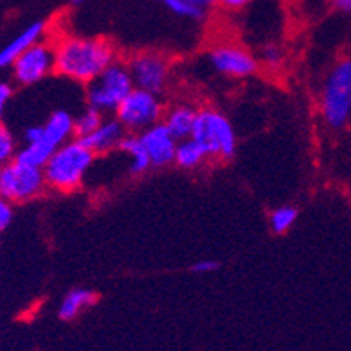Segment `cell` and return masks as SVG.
<instances>
[{
    "instance_id": "obj_5",
    "label": "cell",
    "mask_w": 351,
    "mask_h": 351,
    "mask_svg": "<svg viewBox=\"0 0 351 351\" xmlns=\"http://www.w3.org/2000/svg\"><path fill=\"white\" fill-rule=\"evenodd\" d=\"M86 86L88 108H93L101 113H115L124 99L136 88L130 69L121 61H115L113 65L108 66L95 81Z\"/></svg>"
},
{
    "instance_id": "obj_22",
    "label": "cell",
    "mask_w": 351,
    "mask_h": 351,
    "mask_svg": "<svg viewBox=\"0 0 351 351\" xmlns=\"http://www.w3.org/2000/svg\"><path fill=\"white\" fill-rule=\"evenodd\" d=\"M162 4L176 16L189 20H201L206 14V11L199 10L194 4H190L189 0H162Z\"/></svg>"
},
{
    "instance_id": "obj_13",
    "label": "cell",
    "mask_w": 351,
    "mask_h": 351,
    "mask_svg": "<svg viewBox=\"0 0 351 351\" xmlns=\"http://www.w3.org/2000/svg\"><path fill=\"white\" fill-rule=\"evenodd\" d=\"M45 22H34L31 25L23 29L19 36H14L8 45L0 49V70L13 66V63L19 60L23 52L27 51L29 47H33L34 43L42 42L45 36Z\"/></svg>"
},
{
    "instance_id": "obj_26",
    "label": "cell",
    "mask_w": 351,
    "mask_h": 351,
    "mask_svg": "<svg viewBox=\"0 0 351 351\" xmlns=\"http://www.w3.org/2000/svg\"><path fill=\"white\" fill-rule=\"evenodd\" d=\"M11 221H13V206L10 201L0 197V233L10 226Z\"/></svg>"
},
{
    "instance_id": "obj_29",
    "label": "cell",
    "mask_w": 351,
    "mask_h": 351,
    "mask_svg": "<svg viewBox=\"0 0 351 351\" xmlns=\"http://www.w3.org/2000/svg\"><path fill=\"white\" fill-rule=\"evenodd\" d=\"M43 140V125H29L27 130L23 131V142L25 143H36Z\"/></svg>"
},
{
    "instance_id": "obj_10",
    "label": "cell",
    "mask_w": 351,
    "mask_h": 351,
    "mask_svg": "<svg viewBox=\"0 0 351 351\" xmlns=\"http://www.w3.org/2000/svg\"><path fill=\"white\" fill-rule=\"evenodd\" d=\"M13 77L22 86H31L47 77L56 69V51L52 43L38 42L13 63Z\"/></svg>"
},
{
    "instance_id": "obj_6",
    "label": "cell",
    "mask_w": 351,
    "mask_h": 351,
    "mask_svg": "<svg viewBox=\"0 0 351 351\" xmlns=\"http://www.w3.org/2000/svg\"><path fill=\"white\" fill-rule=\"evenodd\" d=\"M47 186L43 169L16 160L0 167V197L13 203H25L38 197Z\"/></svg>"
},
{
    "instance_id": "obj_9",
    "label": "cell",
    "mask_w": 351,
    "mask_h": 351,
    "mask_svg": "<svg viewBox=\"0 0 351 351\" xmlns=\"http://www.w3.org/2000/svg\"><path fill=\"white\" fill-rule=\"evenodd\" d=\"M125 65L130 69L134 86L156 93V95H162L165 92L169 77H171V66L165 56L153 51L138 52L131 56V60Z\"/></svg>"
},
{
    "instance_id": "obj_3",
    "label": "cell",
    "mask_w": 351,
    "mask_h": 351,
    "mask_svg": "<svg viewBox=\"0 0 351 351\" xmlns=\"http://www.w3.org/2000/svg\"><path fill=\"white\" fill-rule=\"evenodd\" d=\"M192 138L203 147L208 160L228 162L237 153V134L230 119L213 108L199 110Z\"/></svg>"
},
{
    "instance_id": "obj_24",
    "label": "cell",
    "mask_w": 351,
    "mask_h": 351,
    "mask_svg": "<svg viewBox=\"0 0 351 351\" xmlns=\"http://www.w3.org/2000/svg\"><path fill=\"white\" fill-rule=\"evenodd\" d=\"M263 65L269 69H278L283 63V51L282 47L278 45H267L262 52Z\"/></svg>"
},
{
    "instance_id": "obj_27",
    "label": "cell",
    "mask_w": 351,
    "mask_h": 351,
    "mask_svg": "<svg viewBox=\"0 0 351 351\" xmlns=\"http://www.w3.org/2000/svg\"><path fill=\"white\" fill-rule=\"evenodd\" d=\"M254 0H217V5L222 8L224 11H230V13H237V11L245 10L247 5L253 4Z\"/></svg>"
},
{
    "instance_id": "obj_4",
    "label": "cell",
    "mask_w": 351,
    "mask_h": 351,
    "mask_svg": "<svg viewBox=\"0 0 351 351\" xmlns=\"http://www.w3.org/2000/svg\"><path fill=\"white\" fill-rule=\"evenodd\" d=\"M321 115L332 130H342L351 117V58L339 61L324 81Z\"/></svg>"
},
{
    "instance_id": "obj_30",
    "label": "cell",
    "mask_w": 351,
    "mask_h": 351,
    "mask_svg": "<svg viewBox=\"0 0 351 351\" xmlns=\"http://www.w3.org/2000/svg\"><path fill=\"white\" fill-rule=\"evenodd\" d=\"M189 2L203 11H208L210 8H213V5L217 4V0H189Z\"/></svg>"
},
{
    "instance_id": "obj_12",
    "label": "cell",
    "mask_w": 351,
    "mask_h": 351,
    "mask_svg": "<svg viewBox=\"0 0 351 351\" xmlns=\"http://www.w3.org/2000/svg\"><path fill=\"white\" fill-rule=\"evenodd\" d=\"M125 131L124 125L119 122V119H104L101 125H99L97 131H93L90 136L86 138H79L83 140V143L86 145L92 153L95 154H104L110 153L113 149L121 147L122 140L125 138Z\"/></svg>"
},
{
    "instance_id": "obj_23",
    "label": "cell",
    "mask_w": 351,
    "mask_h": 351,
    "mask_svg": "<svg viewBox=\"0 0 351 351\" xmlns=\"http://www.w3.org/2000/svg\"><path fill=\"white\" fill-rule=\"evenodd\" d=\"M16 153L19 151H16V142H14L13 133L0 122V167L13 162L16 158Z\"/></svg>"
},
{
    "instance_id": "obj_7",
    "label": "cell",
    "mask_w": 351,
    "mask_h": 351,
    "mask_svg": "<svg viewBox=\"0 0 351 351\" xmlns=\"http://www.w3.org/2000/svg\"><path fill=\"white\" fill-rule=\"evenodd\" d=\"M115 117L128 133L140 134L142 131L149 130L151 125L162 122V99L156 93L134 88L115 111Z\"/></svg>"
},
{
    "instance_id": "obj_11",
    "label": "cell",
    "mask_w": 351,
    "mask_h": 351,
    "mask_svg": "<svg viewBox=\"0 0 351 351\" xmlns=\"http://www.w3.org/2000/svg\"><path fill=\"white\" fill-rule=\"evenodd\" d=\"M140 140L147 151L151 165L162 169V167L174 163L178 140L174 138V134L169 131V128L163 122H158V124L151 125L149 130L142 131Z\"/></svg>"
},
{
    "instance_id": "obj_19",
    "label": "cell",
    "mask_w": 351,
    "mask_h": 351,
    "mask_svg": "<svg viewBox=\"0 0 351 351\" xmlns=\"http://www.w3.org/2000/svg\"><path fill=\"white\" fill-rule=\"evenodd\" d=\"M54 153L56 149L51 147L49 143L42 140V142L36 143H25L19 153H16V158H14V160L20 163H25V165L43 169Z\"/></svg>"
},
{
    "instance_id": "obj_14",
    "label": "cell",
    "mask_w": 351,
    "mask_h": 351,
    "mask_svg": "<svg viewBox=\"0 0 351 351\" xmlns=\"http://www.w3.org/2000/svg\"><path fill=\"white\" fill-rule=\"evenodd\" d=\"M75 136V117H72L66 110L54 111L43 124V142L51 147L60 149L66 142Z\"/></svg>"
},
{
    "instance_id": "obj_28",
    "label": "cell",
    "mask_w": 351,
    "mask_h": 351,
    "mask_svg": "<svg viewBox=\"0 0 351 351\" xmlns=\"http://www.w3.org/2000/svg\"><path fill=\"white\" fill-rule=\"evenodd\" d=\"M11 97H13V86L5 81H0V122L4 119L5 106L11 101Z\"/></svg>"
},
{
    "instance_id": "obj_1",
    "label": "cell",
    "mask_w": 351,
    "mask_h": 351,
    "mask_svg": "<svg viewBox=\"0 0 351 351\" xmlns=\"http://www.w3.org/2000/svg\"><path fill=\"white\" fill-rule=\"evenodd\" d=\"M54 72L75 83L90 84L117 61L115 47L102 38L65 36L54 45Z\"/></svg>"
},
{
    "instance_id": "obj_8",
    "label": "cell",
    "mask_w": 351,
    "mask_h": 351,
    "mask_svg": "<svg viewBox=\"0 0 351 351\" xmlns=\"http://www.w3.org/2000/svg\"><path fill=\"white\" fill-rule=\"evenodd\" d=\"M208 63L217 74L231 79H245L256 74L260 61L239 43H217L208 52Z\"/></svg>"
},
{
    "instance_id": "obj_25",
    "label": "cell",
    "mask_w": 351,
    "mask_h": 351,
    "mask_svg": "<svg viewBox=\"0 0 351 351\" xmlns=\"http://www.w3.org/2000/svg\"><path fill=\"white\" fill-rule=\"evenodd\" d=\"M190 269H192V273L195 274H210L217 271L219 262L212 258H203V260H197V262H195Z\"/></svg>"
},
{
    "instance_id": "obj_15",
    "label": "cell",
    "mask_w": 351,
    "mask_h": 351,
    "mask_svg": "<svg viewBox=\"0 0 351 351\" xmlns=\"http://www.w3.org/2000/svg\"><path fill=\"white\" fill-rule=\"evenodd\" d=\"M199 110L192 108L190 104H176L163 115V124L169 128L178 142L192 138L195 122H197Z\"/></svg>"
},
{
    "instance_id": "obj_20",
    "label": "cell",
    "mask_w": 351,
    "mask_h": 351,
    "mask_svg": "<svg viewBox=\"0 0 351 351\" xmlns=\"http://www.w3.org/2000/svg\"><path fill=\"white\" fill-rule=\"evenodd\" d=\"M298 217H300V212H298L296 206L283 204V206H278V208L271 212V215H269V226H271L274 235H285L287 231L296 224Z\"/></svg>"
},
{
    "instance_id": "obj_31",
    "label": "cell",
    "mask_w": 351,
    "mask_h": 351,
    "mask_svg": "<svg viewBox=\"0 0 351 351\" xmlns=\"http://www.w3.org/2000/svg\"><path fill=\"white\" fill-rule=\"evenodd\" d=\"M332 4L342 13H351V0H332Z\"/></svg>"
},
{
    "instance_id": "obj_21",
    "label": "cell",
    "mask_w": 351,
    "mask_h": 351,
    "mask_svg": "<svg viewBox=\"0 0 351 351\" xmlns=\"http://www.w3.org/2000/svg\"><path fill=\"white\" fill-rule=\"evenodd\" d=\"M104 122V113L86 108L79 117H75V138H86L93 131L99 130V125Z\"/></svg>"
},
{
    "instance_id": "obj_16",
    "label": "cell",
    "mask_w": 351,
    "mask_h": 351,
    "mask_svg": "<svg viewBox=\"0 0 351 351\" xmlns=\"http://www.w3.org/2000/svg\"><path fill=\"white\" fill-rule=\"evenodd\" d=\"M99 296L97 292L92 289H84V287H75L66 292L58 308V317L61 321H74L79 315L83 314L84 310L92 308L97 303Z\"/></svg>"
},
{
    "instance_id": "obj_17",
    "label": "cell",
    "mask_w": 351,
    "mask_h": 351,
    "mask_svg": "<svg viewBox=\"0 0 351 351\" xmlns=\"http://www.w3.org/2000/svg\"><path fill=\"white\" fill-rule=\"evenodd\" d=\"M121 151H124L128 156H130V172L133 176H142L151 169V160H149V154L143 147L142 140H140V134L128 133L125 138L121 143Z\"/></svg>"
},
{
    "instance_id": "obj_18",
    "label": "cell",
    "mask_w": 351,
    "mask_h": 351,
    "mask_svg": "<svg viewBox=\"0 0 351 351\" xmlns=\"http://www.w3.org/2000/svg\"><path fill=\"white\" fill-rule=\"evenodd\" d=\"M208 162V156L203 151V147L195 142L194 138H186L178 142L176 147L174 163L183 171H195Z\"/></svg>"
},
{
    "instance_id": "obj_32",
    "label": "cell",
    "mask_w": 351,
    "mask_h": 351,
    "mask_svg": "<svg viewBox=\"0 0 351 351\" xmlns=\"http://www.w3.org/2000/svg\"><path fill=\"white\" fill-rule=\"evenodd\" d=\"M84 2H86V0H70V4L72 5H81L84 4Z\"/></svg>"
},
{
    "instance_id": "obj_2",
    "label": "cell",
    "mask_w": 351,
    "mask_h": 351,
    "mask_svg": "<svg viewBox=\"0 0 351 351\" xmlns=\"http://www.w3.org/2000/svg\"><path fill=\"white\" fill-rule=\"evenodd\" d=\"M95 160V153L83 143V140L74 138L56 149L51 160L43 167L47 186L58 192H74L83 185L84 176Z\"/></svg>"
},
{
    "instance_id": "obj_33",
    "label": "cell",
    "mask_w": 351,
    "mask_h": 351,
    "mask_svg": "<svg viewBox=\"0 0 351 351\" xmlns=\"http://www.w3.org/2000/svg\"><path fill=\"white\" fill-rule=\"evenodd\" d=\"M158 2H162V0H158Z\"/></svg>"
}]
</instances>
